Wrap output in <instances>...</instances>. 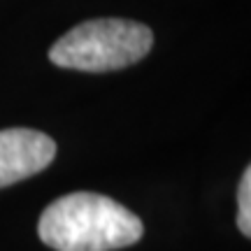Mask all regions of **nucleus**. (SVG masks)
I'll return each mask as SVG.
<instances>
[{"mask_svg": "<svg viewBox=\"0 0 251 251\" xmlns=\"http://www.w3.org/2000/svg\"><path fill=\"white\" fill-rule=\"evenodd\" d=\"M37 235L54 251H114L140 242L144 224L117 200L79 191L47 207Z\"/></svg>", "mask_w": 251, "mask_h": 251, "instance_id": "1", "label": "nucleus"}, {"mask_svg": "<svg viewBox=\"0 0 251 251\" xmlns=\"http://www.w3.org/2000/svg\"><path fill=\"white\" fill-rule=\"evenodd\" d=\"M149 26L128 19H93L70 28L49 49V61L65 70L112 72L142 61L151 51Z\"/></svg>", "mask_w": 251, "mask_h": 251, "instance_id": "2", "label": "nucleus"}, {"mask_svg": "<svg viewBox=\"0 0 251 251\" xmlns=\"http://www.w3.org/2000/svg\"><path fill=\"white\" fill-rule=\"evenodd\" d=\"M56 142L33 128L0 130V188L24 181L51 165Z\"/></svg>", "mask_w": 251, "mask_h": 251, "instance_id": "3", "label": "nucleus"}, {"mask_svg": "<svg viewBox=\"0 0 251 251\" xmlns=\"http://www.w3.org/2000/svg\"><path fill=\"white\" fill-rule=\"evenodd\" d=\"M237 228L244 237H251V168H244L237 186Z\"/></svg>", "mask_w": 251, "mask_h": 251, "instance_id": "4", "label": "nucleus"}]
</instances>
